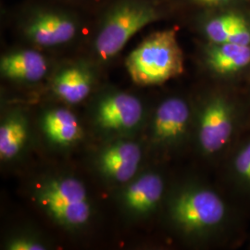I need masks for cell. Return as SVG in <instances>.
Returning <instances> with one entry per match:
<instances>
[{
    "label": "cell",
    "instance_id": "6da1fadb",
    "mask_svg": "<svg viewBox=\"0 0 250 250\" xmlns=\"http://www.w3.org/2000/svg\"><path fill=\"white\" fill-rule=\"evenodd\" d=\"M125 66L138 85H159L184 72V55L176 31L167 29L146 36L128 55Z\"/></svg>",
    "mask_w": 250,
    "mask_h": 250
},
{
    "label": "cell",
    "instance_id": "7a4b0ae2",
    "mask_svg": "<svg viewBox=\"0 0 250 250\" xmlns=\"http://www.w3.org/2000/svg\"><path fill=\"white\" fill-rule=\"evenodd\" d=\"M160 17L158 9L146 0L117 2L104 15L96 36L94 46L98 57L102 61L112 59L137 33Z\"/></svg>",
    "mask_w": 250,
    "mask_h": 250
},
{
    "label": "cell",
    "instance_id": "3957f363",
    "mask_svg": "<svg viewBox=\"0 0 250 250\" xmlns=\"http://www.w3.org/2000/svg\"><path fill=\"white\" fill-rule=\"evenodd\" d=\"M227 207L216 192L207 188H191L182 192L171 205L173 221L185 231L213 230L227 217Z\"/></svg>",
    "mask_w": 250,
    "mask_h": 250
},
{
    "label": "cell",
    "instance_id": "277c9868",
    "mask_svg": "<svg viewBox=\"0 0 250 250\" xmlns=\"http://www.w3.org/2000/svg\"><path fill=\"white\" fill-rule=\"evenodd\" d=\"M40 202L61 224L80 225L89 219L86 191L76 179H62L50 183L40 194Z\"/></svg>",
    "mask_w": 250,
    "mask_h": 250
},
{
    "label": "cell",
    "instance_id": "5b68a950",
    "mask_svg": "<svg viewBox=\"0 0 250 250\" xmlns=\"http://www.w3.org/2000/svg\"><path fill=\"white\" fill-rule=\"evenodd\" d=\"M235 110L232 102L218 95L206 102L200 112L198 142L202 151L213 155L222 151L232 138Z\"/></svg>",
    "mask_w": 250,
    "mask_h": 250
},
{
    "label": "cell",
    "instance_id": "8992f818",
    "mask_svg": "<svg viewBox=\"0 0 250 250\" xmlns=\"http://www.w3.org/2000/svg\"><path fill=\"white\" fill-rule=\"evenodd\" d=\"M79 29L77 19L68 12L38 9L23 22V33L36 45L50 47L66 44L75 37Z\"/></svg>",
    "mask_w": 250,
    "mask_h": 250
},
{
    "label": "cell",
    "instance_id": "52a82bcc",
    "mask_svg": "<svg viewBox=\"0 0 250 250\" xmlns=\"http://www.w3.org/2000/svg\"><path fill=\"white\" fill-rule=\"evenodd\" d=\"M142 114L143 108L139 99L129 94L119 93L101 101L98 121L107 130H125L137 125Z\"/></svg>",
    "mask_w": 250,
    "mask_h": 250
},
{
    "label": "cell",
    "instance_id": "ba28073f",
    "mask_svg": "<svg viewBox=\"0 0 250 250\" xmlns=\"http://www.w3.org/2000/svg\"><path fill=\"white\" fill-rule=\"evenodd\" d=\"M190 108L184 99L171 98L158 107L154 121V134L163 142L178 140L188 129Z\"/></svg>",
    "mask_w": 250,
    "mask_h": 250
},
{
    "label": "cell",
    "instance_id": "9c48e42d",
    "mask_svg": "<svg viewBox=\"0 0 250 250\" xmlns=\"http://www.w3.org/2000/svg\"><path fill=\"white\" fill-rule=\"evenodd\" d=\"M0 71L4 77L11 80L37 82L47 72V62L42 54L23 49L3 56Z\"/></svg>",
    "mask_w": 250,
    "mask_h": 250
},
{
    "label": "cell",
    "instance_id": "30bf717a",
    "mask_svg": "<svg viewBox=\"0 0 250 250\" xmlns=\"http://www.w3.org/2000/svg\"><path fill=\"white\" fill-rule=\"evenodd\" d=\"M141 160V151L137 145L131 142L116 144L108 147L101 156L103 171L119 182L133 178Z\"/></svg>",
    "mask_w": 250,
    "mask_h": 250
},
{
    "label": "cell",
    "instance_id": "8fae6325",
    "mask_svg": "<svg viewBox=\"0 0 250 250\" xmlns=\"http://www.w3.org/2000/svg\"><path fill=\"white\" fill-rule=\"evenodd\" d=\"M204 32L212 44L234 43L250 45V22L235 13H226L210 19L205 24Z\"/></svg>",
    "mask_w": 250,
    "mask_h": 250
},
{
    "label": "cell",
    "instance_id": "7c38bea8",
    "mask_svg": "<svg viewBox=\"0 0 250 250\" xmlns=\"http://www.w3.org/2000/svg\"><path fill=\"white\" fill-rule=\"evenodd\" d=\"M206 61L208 67L218 74L236 73L250 64V45L210 43L206 52Z\"/></svg>",
    "mask_w": 250,
    "mask_h": 250
},
{
    "label": "cell",
    "instance_id": "4fadbf2b",
    "mask_svg": "<svg viewBox=\"0 0 250 250\" xmlns=\"http://www.w3.org/2000/svg\"><path fill=\"white\" fill-rule=\"evenodd\" d=\"M92 82V74L86 68L71 66L65 68L56 76L54 92L70 104L79 103L89 95Z\"/></svg>",
    "mask_w": 250,
    "mask_h": 250
},
{
    "label": "cell",
    "instance_id": "5bb4252c",
    "mask_svg": "<svg viewBox=\"0 0 250 250\" xmlns=\"http://www.w3.org/2000/svg\"><path fill=\"white\" fill-rule=\"evenodd\" d=\"M163 182L157 174H146L127 189L125 200L136 212H146L159 203L163 194Z\"/></svg>",
    "mask_w": 250,
    "mask_h": 250
},
{
    "label": "cell",
    "instance_id": "9a60e30c",
    "mask_svg": "<svg viewBox=\"0 0 250 250\" xmlns=\"http://www.w3.org/2000/svg\"><path fill=\"white\" fill-rule=\"evenodd\" d=\"M45 134L55 143L70 144L81 135L80 125L77 119L67 109H55L44 118Z\"/></svg>",
    "mask_w": 250,
    "mask_h": 250
},
{
    "label": "cell",
    "instance_id": "2e32d148",
    "mask_svg": "<svg viewBox=\"0 0 250 250\" xmlns=\"http://www.w3.org/2000/svg\"><path fill=\"white\" fill-rule=\"evenodd\" d=\"M26 125L19 118H11L0 127V157L9 160L15 157L25 143Z\"/></svg>",
    "mask_w": 250,
    "mask_h": 250
},
{
    "label": "cell",
    "instance_id": "e0dca14e",
    "mask_svg": "<svg viewBox=\"0 0 250 250\" xmlns=\"http://www.w3.org/2000/svg\"><path fill=\"white\" fill-rule=\"evenodd\" d=\"M232 170L242 186L250 189V140L244 144L235 154Z\"/></svg>",
    "mask_w": 250,
    "mask_h": 250
},
{
    "label": "cell",
    "instance_id": "ac0fdd59",
    "mask_svg": "<svg viewBox=\"0 0 250 250\" xmlns=\"http://www.w3.org/2000/svg\"><path fill=\"white\" fill-rule=\"evenodd\" d=\"M9 250H43L45 248L36 243L27 239H16L9 244Z\"/></svg>",
    "mask_w": 250,
    "mask_h": 250
},
{
    "label": "cell",
    "instance_id": "d6986e66",
    "mask_svg": "<svg viewBox=\"0 0 250 250\" xmlns=\"http://www.w3.org/2000/svg\"><path fill=\"white\" fill-rule=\"evenodd\" d=\"M195 1L202 5H216V4H221L229 0H195Z\"/></svg>",
    "mask_w": 250,
    "mask_h": 250
}]
</instances>
